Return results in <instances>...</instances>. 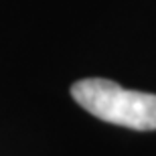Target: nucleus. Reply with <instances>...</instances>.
<instances>
[{
	"mask_svg": "<svg viewBox=\"0 0 156 156\" xmlns=\"http://www.w3.org/2000/svg\"><path fill=\"white\" fill-rule=\"evenodd\" d=\"M71 95L91 116L108 124L156 130V95L124 89L110 79H81L71 85Z\"/></svg>",
	"mask_w": 156,
	"mask_h": 156,
	"instance_id": "nucleus-1",
	"label": "nucleus"
}]
</instances>
